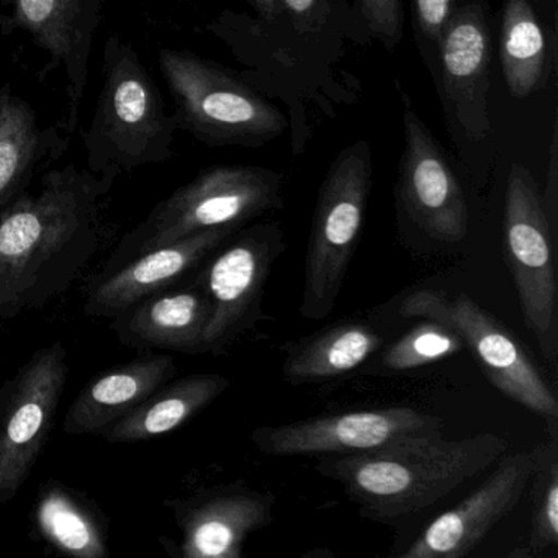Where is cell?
I'll return each mask as SVG.
<instances>
[{
  "label": "cell",
  "mask_w": 558,
  "mask_h": 558,
  "mask_svg": "<svg viewBox=\"0 0 558 558\" xmlns=\"http://www.w3.org/2000/svg\"><path fill=\"white\" fill-rule=\"evenodd\" d=\"M407 318H429L449 326L478 361L496 390L547 423L551 439H558V401L524 345L498 318L472 296L450 299L439 290H420L401 303Z\"/></svg>",
  "instance_id": "cell-8"
},
{
  "label": "cell",
  "mask_w": 558,
  "mask_h": 558,
  "mask_svg": "<svg viewBox=\"0 0 558 558\" xmlns=\"http://www.w3.org/2000/svg\"><path fill=\"white\" fill-rule=\"evenodd\" d=\"M354 4L372 40L393 51L404 35L403 0H355Z\"/></svg>",
  "instance_id": "cell-29"
},
{
  "label": "cell",
  "mask_w": 558,
  "mask_h": 558,
  "mask_svg": "<svg viewBox=\"0 0 558 558\" xmlns=\"http://www.w3.org/2000/svg\"><path fill=\"white\" fill-rule=\"evenodd\" d=\"M61 342L40 349L22 368L0 423V498L17 495L50 434L68 380Z\"/></svg>",
  "instance_id": "cell-14"
},
{
  "label": "cell",
  "mask_w": 558,
  "mask_h": 558,
  "mask_svg": "<svg viewBox=\"0 0 558 558\" xmlns=\"http://www.w3.org/2000/svg\"><path fill=\"white\" fill-rule=\"evenodd\" d=\"M531 453L529 554L538 555L558 545V439L537 444Z\"/></svg>",
  "instance_id": "cell-26"
},
{
  "label": "cell",
  "mask_w": 558,
  "mask_h": 558,
  "mask_svg": "<svg viewBox=\"0 0 558 558\" xmlns=\"http://www.w3.org/2000/svg\"><path fill=\"white\" fill-rule=\"evenodd\" d=\"M259 17H272L276 12V0H246Z\"/></svg>",
  "instance_id": "cell-31"
},
{
  "label": "cell",
  "mask_w": 558,
  "mask_h": 558,
  "mask_svg": "<svg viewBox=\"0 0 558 558\" xmlns=\"http://www.w3.org/2000/svg\"><path fill=\"white\" fill-rule=\"evenodd\" d=\"M532 472L531 450L505 452L492 475L452 509L437 515L401 558H463L518 506Z\"/></svg>",
  "instance_id": "cell-16"
},
{
  "label": "cell",
  "mask_w": 558,
  "mask_h": 558,
  "mask_svg": "<svg viewBox=\"0 0 558 558\" xmlns=\"http://www.w3.org/2000/svg\"><path fill=\"white\" fill-rule=\"evenodd\" d=\"M492 24L486 0H457L437 53L436 83L450 133L482 143L488 116Z\"/></svg>",
  "instance_id": "cell-11"
},
{
  "label": "cell",
  "mask_w": 558,
  "mask_h": 558,
  "mask_svg": "<svg viewBox=\"0 0 558 558\" xmlns=\"http://www.w3.org/2000/svg\"><path fill=\"white\" fill-rule=\"evenodd\" d=\"M240 64L250 86L282 102L292 155L306 151L323 123L361 102L352 58L375 44L349 0H276L272 17L223 11L205 25Z\"/></svg>",
  "instance_id": "cell-1"
},
{
  "label": "cell",
  "mask_w": 558,
  "mask_h": 558,
  "mask_svg": "<svg viewBox=\"0 0 558 558\" xmlns=\"http://www.w3.org/2000/svg\"><path fill=\"white\" fill-rule=\"evenodd\" d=\"M557 123L554 125V136H551L550 161H548L547 187H545L542 204H544L545 214H547L548 223H550L554 234L557 233V205H558V168H557Z\"/></svg>",
  "instance_id": "cell-30"
},
{
  "label": "cell",
  "mask_w": 558,
  "mask_h": 558,
  "mask_svg": "<svg viewBox=\"0 0 558 558\" xmlns=\"http://www.w3.org/2000/svg\"><path fill=\"white\" fill-rule=\"evenodd\" d=\"M158 60L178 130L208 148H263L289 130L286 113L238 71L172 48H161Z\"/></svg>",
  "instance_id": "cell-5"
},
{
  "label": "cell",
  "mask_w": 558,
  "mask_h": 558,
  "mask_svg": "<svg viewBox=\"0 0 558 558\" xmlns=\"http://www.w3.org/2000/svg\"><path fill=\"white\" fill-rule=\"evenodd\" d=\"M380 345L371 326L341 322L287 345L282 375L292 385L332 380L364 364Z\"/></svg>",
  "instance_id": "cell-24"
},
{
  "label": "cell",
  "mask_w": 558,
  "mask_h": 558,
  "mask_svg": "<svg viewBox=\"0 0 558 558\" xmlns=\"http://www.w3.org/2000/svg\"><path fill=\"white\" fill-rule=\"evenodd\" d=\"M178 132L138 51L120 35H110L96 112L83 133L87 169L117 182L143 166L171 161Z\"/></svg>",
  "instance_id": "cell-4"
},
{
  "label": "cell",
  "mask_w": 558,
  "mask_h": 558,
  "mask_svg": "<svg viewBox=\"0 0 558 558\" xmlns=\"http://www.w3.org/2000/svg\"><path fill=\"white\" fill-rule=\"evenodd\" d=\"M414 45L430 77L436 76L437 53L457 0H410Z\"/></svg>",
  "instance_id": "cell-28"
},
{
  "label": "cell",
  "mask_w": 558,
  "mask_h": 558,
  "mask_svg": "<svg viewBox=\"0 0 558 558\" xmlns=\"http://www.w3.org/2000/svg\"><path fill=\"white\" fill-rule=\"evenodd\" d=\"M135 312L122 313L116 328L126 344L204 352V336L210 319L205 293L175 292L146 299Z\"/></svg>",
  "instance_id": "cell-22"
},
{
  "label": "cell",
  "mask_w": 558,
  "mask_h": 558,
  "mask_svg": "<svg viewBox=\"0 0 558 558\" xmlns=\"http://www.w3.org/2000/svg\"><path fill=\"white\" fill-rule=\"evenodd\" d=\"M240 230L234 227L214 228L145 251L138 259L104 279L89 293L84 313L89 316H120L129 312L153 293L174 283Z\"/></svg>",
  "instance_id": "cell-18"
},
{
  "label": "cell",
  "mask_w": 558,
  "mask_h": 558,
  "mask_svg": "<svg viewBox=\"0 0 558 558\" xmlns=\"http://www.w3.org/2000/svg\"><path fill=\"white\" fill-rule=\"evenodd\" d=\"M175 374L169 355L138 359L94 378L77 395L64 421L68 434H104Z\"/></svg>",
  "instance_id": "cell-21"
},
{
  "label": "cell",
  "mask_w": 558,
  "mask_h": 558,
  "mask_svg": "<svg viewBox=\"0 0 558 558\" xmlns=\"http://www.w3.org/2000/svg\"><path fill=\"white\" fill-rule=\"evenodd\" d=\"M0 4L2 27L31 35L50 57L47 71L63 68L68 104L58 125L71 138L80 123L104 0H0Z\"/></svg>",
  "instance_id": "cell-13"
},
{
  "label": "cell",
  "mask_w": 558,
  "mask_h": 558,
  "mask_svg": "<svg viewBox=\"0 0 558 558\" xmlns=\"http://www.w3.org/2000/svg\"><path fill=\"white\" fill-rule=\"evenodd\" d=\"M283 251L286 234L280 223L263 221L236 231L233 241L211 260L205 274L211 312L204 352H223L256 325L267 279Z\"/></svg>",
  "instance_id": "cell-10"
},
{
  "label": "cell",
  "mask_w": 558,
  "mask_h": 558,
  "mask_svg": "<svg viewBox=\"0 0 558 558\" xmlns=\"http://www.w3.org/2000/svg\"><path fill=\"white\" fill-rule=\"evenodd\" d=\"M68 143L60 125L41 129L31 104L0 84V211L24 194L41 166L64 155Z\"/></svg>",
  "instance_id": "cell-20"
},
{
  "label": "cell",
  "mask_w": 558,
  "mask_h": 558,
  "mask_svg": "<svg viewBox=\"0 0 558 558\" xmlns=\"http://www.w3.org/2000/svg\"><path fill=\"white\" fill-rule=\"evenodd\" d=\"M558 0H502L499 63L512 99L550 84L557 66Z\"/></svg>",
  "instance_id": "cell-19"
},
{
  "label": "cell",
  "mask_w": 558,
  "mask_h": 558,
  "mask_svg": "<svg viewBox=\"0 0 558 558\" xmlns=\"http://www.w3.org/2000/svg\"><path fill=\"white\" fill-rule=\"evenodd\" d=\"M35 515L44 537L63 554L77 558H104L109 555L102 531L93 515L63 489L45 492Z\"/></svg>",
  "instance_id": "cell-25"
},
{
  "label": "cell",
  "mask_w": 558,
  "mask_h": 558,
  "mask_svg": "<svg viewBox=\"0 0 558 558\" xmlns=\"http://www.w3.org/2000/svg\"><path fill=\"white\" fill-rule=\"evenodd\" d=\"M113 184L68 165L0 211V323L70 289L99 250Z\"/></svg>",
  "instance_id": "cell-2"
},
{
  "label": "cell",
  "mask_w": 558,
  "mask_h": 558,
  "mask_svg": "<svg viewBox=\"0 0 558 558\" xmlns=\"http://www.w3.org/2000/svg\"><path fill=\"white\" fill-rule=\"evenodd\" d=\"M508 447L505 437L492 433L407 437L362 452L319 456L315 469L342 486L362 518L393 522L446 498L495 465Z\"/></svg>",
  "instance_id": "cell-3"
},
{
  "label": "cell",
  "mask_w": 558,
  "mask_h": 558,
  "mask_svg": "<svg viewBox=\"0 0 558 558\" xmlns=\"http://www.w3.org/2000/svg\"><path fill=\"white\" fill-rule=\"evenodd\" d=\"M463 349L465 342L453 329L436 319L423 318L384 352L381 365L395 372L413 371L452 357Z\"/></svg>",
  "instance_id": "cell-27"
},
{
  "label": "cell",
  "mask_w": 558,
  "mask_h": 558,
  "mask_svg": "<svg viewBox=\"0 0 558 558\" xmlns=\"http://www.w3.org/2000/svg\"><path fill=\"white\" fill-rule=\"evenodd\" d=\"M505 259L514 279L525 328L551 368L558 361V282L554 231L537 181L525 166L509 169L505 201Z\"/></svg>",
  "instance_id": "cell-9"
},
{
  "label": "cell",
  "mask_w": 558,
  "mask_h": 558,
  "mask_svg": "<svg viewBox=\"0 0 558 558\" xmlns=\"http://www.w3.org/2000/svg\"><path fill=\"white\" fill-rule=\"evenodd\" d=\"M444 421L413 408L323 414L251 433L257 450L272 457L331 456L362 452L407 437L442 436Z\"/></svg>",
  "instance_id": "cell-12"
},
{
  "label": "cell",
  "mask_w": 558,
  "mask_h": 558,
  "mask_svg": "<svg viewBox=\"0 0 558 558\" xmlns=\"http://www.w3.org/2000/svg\"><path fill=\"white\" fill-rule=\"evenodd\" d=\"M374 178L372 146L359 140L329 165L316 198L305 257L300 313L306 319L331 315L364 228Z\"/></svg>",
  "instance_id": "cell-6"
},
{
  "label": "cell",
  "mask_w": 558,
  "mask_h": 558,
  "mask_svg": "<svg viewBox=\"0 0 558 558\" xmlns=\"http://www.w3.org/2000/svg\"><path fill=\"white\" fill-rule=\"evenodd\" d=\"M403 133L398 201L427 236L442 243H460L469 233L465 194L449 156L407 97Z\"/></svg>",
  "instance_id": "cell-15"
},
{
  "label": "cell",
  "mask_w": 558,
  "mask_h": 558,
  "mask_svg": "<svg viewBox=\"0 0 558 558\" xmlns=\"http://www.w3.org/2000/svg\"><path fill=\"white\" fill-rule=\"evenodd\" d=\"M286 175L260 166H214L153 208L136 230L140 254L214 228H243L283 207Z\"/></svg>",
  "instance_id": "cell-7"
},
{
  "label": "cell",
  "mask_w": 558,
  "mask_h": 558,
  "mask_svg": "<svg viewBox=\"0 0 558 558\" xmlns=\"http://www.w3.org/2000/svg\"><path fill=\"white\" fill-rule=\"evenodd\" d=\"M276 496L246 483L215 486L185 502L179 514L187 558H241L247 537L274 521Z\"/></svg>",
  "instance_id": "cell-17"
},
{
  "label": "cell",
  "mask_w": 558,
  "mask_h": 558,
  "mask_svg": "<svg viewBox=\"0 0 558 558\" xmlns=\"http://www.w3.org/2000/svg\"><path fill=\"white\" fill-rule=\"evenodd\" d=\"M220 374L194 375L156 390L104 433L110 442H140L165 436L214 403L230 388Z\"/></svg>",
  "instance_id": "cell-23"
}]
</instances>
